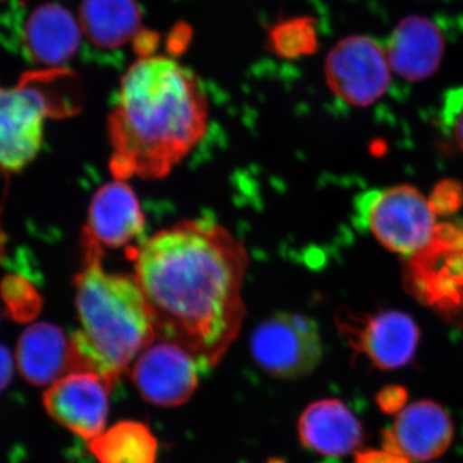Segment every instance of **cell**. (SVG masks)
<instances>
[{
    "label": "cell",
    "instance_id": "17",
    "mask_svg": "<svg viewBox=\"0 0 463 463\" xmlns=\"http://www.w3.org/2000/svg\"><path fill=\"white\" fill-rule=\"evenodd\" d=\"M17 364L21 376L36 386L50 385L72 371L71 339L51 323L30 326L17 344Z\"/></svg>",
    "mask_w": 463,
    "mask_h": 463
},
{
    "label": "cell",
    "instance_id": "9",
    "mask_svg": "<svg viewBox=\"0 0 463 463\" xmlns=\"http://www.w3.org/2000/svg\"><path fill=\"white\" fill-rule=\"evenodd\" d=\"M390 72L386 51L364 35L347 36L326 58V80L332 93L358 108L373 105L386 93Z\"/></svg>",
    "mask_w": 463,
    "mask_h": 463
},
{
    "label": "cell",
    "instance_id": "1",
    "mask_svg": "<svg viewBox=\"0 0 463 463\" xmlns=\"http://www.w3.org/2000/svg\"><path fill=\"white\" fill-rule=\"evenodd\" d=\"M155 334L214 367L239 336L246 316L245 246L223 225L187 219L129 250Z\"/></svg>",
    "mask_w": 463,
    "mask_h": 463
},
{
    "label": "cell",
    "instance_id": "2",
    "mask_svg": "<svg viewBox=\"0 0 463 463\" xmlns=\"http://www.w3.org/2000/svg\"><path fill=\"white\" fill-rule=\"evenodd\" d=\"M209 103L188 67L143 56L121 79L108 130L109 170L118 181L160 179L206 134Z\"/></svg>",
    "mask_w": 463,
    "mask_h": 463
},
{
    "label": "cell",
    "instance_id": "19",
    "mask_svg": "<svg viewBox=\"0 0 463 463\" xmlns=\"http://www.w3.org/2000/svg\"><path fill=\"white\" fill-rule=\"evenodd\" d=\"M157 439L147 425L137 421L116 423L90 441L99 463H156Z\"/></svg>",
    "mask_w": 463,
    "mask_h": 463
},
{
    "label": "cell",
    "instance_id": "22",
    "mask_svg": "<svg viewBox=\"0 0 463 463\" xmlns=\"http://www.w3.org/2000/svg\"><path fill=\"white\" fill-rule=\"evenodd\" d=\"M408 401L407 390L402 386H388L377 394L376 402L383 412L401 413Z\"/></svg>",
    "mask_w": 463,
    "mask_h": 463
},
{
    "label": "cell",
    "instance_id": "4",
    "mask_svg": "<svg viewBox=\"0 0 463 463\" xmlns=\"http://www.w3.org/2000/svg\"><path fill=\"white\" fill-rule=\"evenodd\" d=\"M66 75L52 69L24 75L16 87H0V173L25 169L41 151L45 120L71 112L57 88Z\"/></svg>",
    "mask_w": 463,
    "mask_h": 463
},
{
    "label": "cell",
    "instance_id": "6",
    "mask_svg": "<svg viewBox=\"0 0 463 463\" xmlns=\"http://www.w3.org/2000/svg\"><path fill=\"white\" fill-rule=\"evenodd\" d=\"M356 210L362 223L383 248L405 258L421 250L438 225L431 201L413 185L367 192Z\"/></svg>",
    "mask_w": 463,
    "mask_h": 463
},
{
    "label": "cell",
    "instance_id": "15",
    "mask_svg": "<svg viewBox=\"0 0 463 463\" xmlns=\"http://www.w3.org/2000/svg\"><path fill=\"white\" fill-rule=\"evenodd\" d=\"M446 41L437 24L422 16L402 20L390 36L386 56L392 71L408 81H422L438 71Z\"/></svg>",
    "mask_w": 463,
    "mask_h": 463
},
{
    "label": "cell",
    "instance_id": "18",
    "mask_svg": "<svg viewBox=\"0 0 463 463\" xmlns=\"http://www.w3.org/2000/svg\"><path fill=\"white\" fill-rule=\"evenodd\" d=\"M79 23L91 44L116 50L139 33L142 12L137 0H83Z\"/></svg>",
    "mask_w": 463,
    "mask_h": 463
},
{
    "label": "cell",
    "instance_id": "10",
    "mask_svg": "<svg viewBox=\"0 0 463 463\" xmlns=\"http://www.w3.org/2000/svg\"><path fill=\"white\" fill-rule=\"evenodd\" d=\"M339 328L350 346L381 370H397L412 361L420 328L412 317L398 310L341 313Z\"/></svg>",
    "mask_w": 463,
    "mask_h": 463
},
{
    "label": "cell",
    "instance_id": "3",
    "mask_svg": "<svg viewBox=\"0 0 463 463\" xmlns=\"http://www.w3.org/2000/svg\"><path fill=\"white\" fill-rule=\"evenodd\" d=\"M102 258V250L84 248L75 277L80 330L71 336L72 373H97L114 386L156 334L136 277L109 272Z\"/></svg>",
    "mask_w": 463,
    "mask_h": 463
},
{
    "label": "cell",
    "instance_id": "24",
    "mask_svg": "<svg viewBox=\"0 0 463 463\" xmlns=\"http://www.w3.org/2000/svg\"><path fill=\"white\" fill-rule=\"evenodd\" d=\"M14 376V358L5 345L0 344V392H3Z\"/></svg>",
    "mask_w": 463,
    "mask_h": 463
},
{
    "label": "cell",
    "instance_id": "5",
    "mask_svg": "<svg viewBox=\"0 0 463 463\" xmlns=\"http://www.w3.org/2000/svg\"><path fill=\"white\" fill-rule=\"evenodd\" d=\"M408 294L444 322L463 328V221L437 225L430 241L405 259Z\"/></svg>",
    "mask_w": 463,
    "mask_h": 463
},
{
    "label": "cell",
    "instance_id": "12",
    "mask_svg": "<svg viewBox=\"0 0 463 463\" xmlns=\"http://www.w3.org/2000/svg\"><path fill=\"white\" fill-rule=\"evenodd\" d=\"M112 388L99 374L76 371L52 383L43 403L54 421L91 441L105 432Z\"/></svg>",
    "mask_w": 463,
    "mask_h": 463
},
{
    "label": "cell",
    "instance_id": "7",
    "mask_svg": "<svg viewBox=\"0 0 463 463\" xmlns=\"http://www.w3.org/2000/svg\"><path fill=\"white\" fill-rule=\"evenodd\" d=\"M259 367L279 379H298L322 361L321 332L315 319L297 313H276L255 328L250 341Z\"/></svg>",
    "mask_w": 463,
    "mask_h": 463
},
{
    "label": "cell",
    "instance_id": "23",
    "mask_svg": "<svg viewBox=\"0 0 463 463\" xmlns=\"http://www.w3.org/2000/svg\"><path fill=\"white\" fill-rule=\"evenodd\" d=\"M407 457L388 452V450L367 449L359 452L355 463H410Z\"/></svg>",
    "mask_w": 463,
    "mask_h": 463
},
{
    "label": "cell",
    "instance_id": "14",
    "mask_svg": "<svg viewBox=\"0 0 463 463\" xmlns=\"http://www.w3.org/2000/svg\"><path fill=\"white\" fill-rule=\"evenodd\" d=\"M449 414L431 401L408 405L383 437V449L413 461H430L443 455L452 443Z\"/></svg>",
    "mask_w": 463,
    "mask_h": 463
},
{
    "label": "cell",
    "instance_id": "20",
    "mask_svg": "<svg viewBox=\"0 0 463 463\" xmlns=\"http://www.w3.org/2000/svg\"><path fill=\"white\" fill-rule=\"evenodd\" d=\"M316 35L309 21H294L281 32V45L288 56H300L315 50Z\"/></svg>",
    "mask_w": 463,
    "mask_h": 463
},
{
    "label": "cell",
    "instance_id": "8",
    "mask_svg": "<svg viewBox=\"0 0 463 463\" xmlns=\"http://www.w3.org/2000/svg\"><path fill=\"white\" fill-rule=\"evenodd\" d=\"M5 16L7 41L12 50L38 65L58 69L76 56L81 44L80 23L56 3H45L30 12L21 5Z\"/></svg>",
    "mask_w": 463,
    "mask_h": 463
},
{
    "label": "cell",
    "instance_id": "13",
    "mask_svg": "<svg viewBox=\"0 0 463 463\" xmlns=\"http://www.w3.org/2000/svg\"><path fill=\"white\" fill-rule=\"evenodd\" d=\"M138 197L125 181L108 183L94 194L83 231L84 248H129L145 233Z\"/></svg>",
    "mask_w": 463,
    "mask_h": 463
},
{
    "label": "cell",
    "instance_id": "21",
    "mask_svg": "<svg viewBox=\"0 0 463 463\" xmlns=\"http://www.w3.org/2000/svg\"><path fill=\"white\" fill-rule=\"evenodd\" d=\"M441 118L457 147L463 152V88L447 94L441 109Z\"/></svg>",
    "mask_w": 463,
    "mask_h": 463
},
{
    "label": "cell",
    "instance_id": "11",
    "mask_svg": "<svg viewBox=\"0 0 463 463\" xmlns=\"http://www.w3.org/2000/svg\"><path fill=\"white\" fill-rule=\"evenodd\" d=\"M201 373L203 368L190 353L175 344L160 341L138 355L132 380L149 403L178 407L196 392Z\"/></svg>",
    "mask_w": 463,
    "mask_h": 463
},
{
    "label": "cell",
    "instance_id": "16",
    "mask_svg": "<svg viewBox=\"0 0 463 463\" xmlns=\"http://www.w3.org/2000/svg\"><path fill=\"white\" fill-rule=\"evenodd\" d=\"M298 437L313 452L340 457L362 443L364 429L343 402L325 399L310 404L301 414Z\"/></svg>",
    "mask_w": 463,
    "mask_h": 463
}]
</instances>
